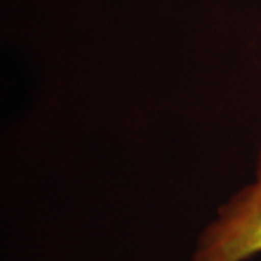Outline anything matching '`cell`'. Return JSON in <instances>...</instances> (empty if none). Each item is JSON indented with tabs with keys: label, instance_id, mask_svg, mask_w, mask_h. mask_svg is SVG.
I'll list each match as a JSON object with an SVG mask.
<instances>
[{
	"label": "cell",
	"instance_id": "6da1fadb",
	"mask_svg": "<svg viewBox=\"0 0 261 261\" xmlns=\"http://www.w3.org/2000/svg\"><path fill=\"white\" fill-rule=\"evenodd\" d=\"M261 254V148L255 180L222 206L202 231L192 261H247Z\"/></svg>",
	"mask_w": 261,
	"mask_h": 261
}]
</instances>
